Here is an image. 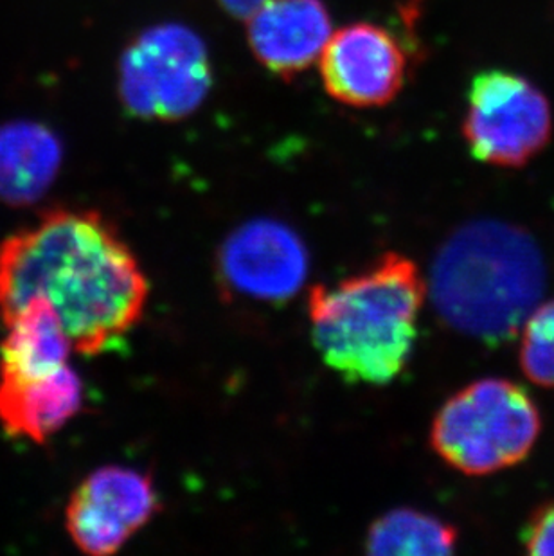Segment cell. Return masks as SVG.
Returning <instances> with one entry per match:
<instances>
[{"instance_id":"9a60e30c","label":"cell","mask_w":554,"mask_h":556,"mask_svg":"<svg viewBox=\"0 0 554 556\" xmlns=\"http://www.w3.org/2000/svg\"><path fill=\"white\" fill-rule=\"evenodd\" d=\"M520 364L529 380L554 389V300L537 306L526 320Z\"/></svg>"},{"instance_id":"30bf717a","label":"cell","mask_w":554,"mask_h":556,"mask_svg":"<svg viewBox=\"0 0 554 556\" xmlns=\"http://www.w3.org/2000/svg\"><path fill=\"white\" fill-rule=\"evenodd\" d=\"M247 21L252 53L285 79L312 67L331 38L330 13L323 0H265Z\"/></svg>"},{"instance_id":"52a82bcc","label":"cell","mask_w":554,"mask_h":556,"mask_svg":"<svg viewBox=\"0 0 554 556\" xmlns=\"http://www.w3.org/2000/svg\"><path fill=\"white\" fill-rule=\"evenodd\" d=\"M159 495L147 473L125 467L96 470L74 490L65 509L79 552L111 556L155 517Z\"/></svg>"},{"instance_id":"6da1fadb","label":"cell","mask_w":554,"mask_h":556,"mask_svg":"<svg viewBox=\"0 0 554 556\" xmlns=\"http://www.w3.org/2000/svg\"><path fill=\"white\" fill-rule=\"evenodd\" d=\"M40 298L85 357L101 355L141 320L147 276L111 222L96 211H49L0 243V319Z\"/></svg>"},{"instance_id":"277c9868","label":"cell","mask_w":554,"mask_h":556,"mask_svg":"<svg viewBox=\"0 0 554 556\" xmlns=\"http://www.w3.org/2000/svg\"><path fill=\"white\" fill-rule=\"evenodd\" d=\"M539 407L526 389L504 378H482L444 402L430 445L466 476H488L528 457L539 440Z\"/></svg>"},{"instance_id":"3957f363","label":"cell","mask_w":554,"mask_h":556,"mask_svg":"<svg viewBox=\"0 0 554 556\" xmlns=\"http://www.w3.org/2000/svg\"><path fill=\"white\" fill-rule=\"evenodd\" d=\"M545 263L533 237L504 222L461 227L438 252L430 294L441 319L465 336L512 341L539 306Z\"/></svg>"},{"instance_id":"9c48e42d","label":"cell","mask_w":554,"mask_h":556,"mask_svg":"<svg viewBox=\"0 0 554 556\" xmlns=\"http://www.w3.org/2000/svg\"><path fill=\"white\" fill-rule=\"evenodd\" d=\"M222 276L241 295L282 301L298 294L309 276L304 243L281 222L260 218L238 227L222 245Z\"/></svg>"},{"instance_id":"5b68a950","label":"cell","mask_w":554,"mask_h":556,"mask_svg":"<svg viewBox=\"0 0 554 556\" xmlns=\"http://www.w3.org/2000/svg\"><path fill=\"white\" fill-rule=\"evenodd\" d=\"M213 68L199 35L178 24L150 27L131 40L119 62L126 111L150 122H178L210 94Z\"/></svg>"},{"instance_id":"e0dca14e","label":"cell","mask_w":554,"mask_h":556,"mask_svg":"<svg viewBox=\"0 0 554 556\" xmlns=\"http://www.w3.org/2000/svg\"><path fill=\"white\" fill-rule=\"evenodd\" d=\"M218 2L236 18H249L265 0H218Z\"/></svg>"},{"instance_id":"5bb4252c","label":"cell","mask_w":554,"mask_h":556,"mask_svg":"<svg viewBox=\"0 0 554 556\" xmlns=\"http://www.w3.org/2000/svg\"><path fill=\"white\" fill-rule=\"evenodd\" d=\"M457 546V531L435 515L416 509H392L369 528L366 552L369 555H450Z\"/></svg>"},{"instance_id":"ba28073f","label":"cell","mask_w":554,"mask_h":556,"mask_svg":"<svg viewBox=\"0 0 554 556\" xmlns=\"http://www.w3.org/2000/svg\"><path fill=\"white\" fill-rule=\"evenodd\" d=\"M328 94L355 109L391 103L407 78V54L386 27L358 22L335 33L320 54Z\"/></svg>"},{"instance_id":"2e32d148","label":"cell","mask_w":554,"mask_h":556,"mask_svg":"<svg viewBox=\"0 0 554 556\" xmlns=\"http://www.w3.org/2000/svg\"><path fill=\"white\" fill-rule=\"evenodd\" d=\"M522 541L533 555H554V501L542 504L531 515L524 528Z\"/></svg>"},{"instance_id":"7a4b0ae2","label":"cell","mask_w":554,"mask_h":556,"mask_svg":"<svg viewBox=\"0 0 554 556\" xmlns=\"http://www.w3.org/2000/svg\"><path fill=\"white\" fill-rule=\"evenodd\" d=\"M425 294L416 263L398 252L333 289L315 287L309 317L317 352L348 382H392L413 353Z\"/></svg>"},{"instance_id":"8fae6325","label":"cell","mask_w":554,"mask_h":556,"mask_svg":"<svg viewBox=\"0 0 554 556\" xmlns=\"http://www.w3.org/2000/svg\"><path fill=\"white\" fill-rule=\"evenodd\" d=\"M84 383L71 366L40 377H0V427L13 438L43 443L78 415Z\"/></svg>"},{"instance_id":"8992f818","label":"cell","mask_w":554,"mask_h":556,"mask_svg":"<svg viewBox=\"0 0 554 556\" xmlns=\"http://www.w3.org/2000/svg\"><path fill=\"white\" fill-rule=\"evenodd\" d=\"M463 136L477 161L522 168L550 144L553 109L531 79L490 68L471 79Z\"/></svg>"},{"instance_id":"7c38bea8","label":"cell","mask_w":554,"mask_h":556,"mask_svg":"<svg viewBox=\"0 0 554 556\" xmlns=\"http://www.w3.org/2000/svg\"><path fill=\"white\" fill-rule=\"evenodd\" d=\"M62 142L49 126L13 122L0 126V202L27 205L42 199L62 166Z\"/></svg>"},{"instance_id":"4fadbf2b","label":"cell","mask_w":554,"mask_h":556,"mask_svg":"<svg viewBox=\"0 0 554 556\" xmlns=\"http://www.w3.org/2000/svg\"><path fill=\"white\" fill-rule=\"evenodd\" d=\"M0 377L29 378L67 366L73 342L53 306L35 298L2 320Z\"/></svg>"}]
</instances>
